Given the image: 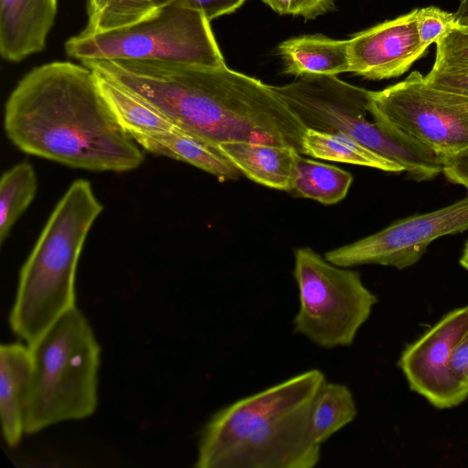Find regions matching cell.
<instances>
[{
    "mask_svg": "<svg viewBox=\"0 0 468 468\" xmlns=\"http://www.w3.org/2000/svg\"><path fill=\"white\" fill-rule=\"evenodd\" d=\"M7 138L22 152L90 171L127 172L144 160L103 99L95 73L54 61L34 68L10 93Z\"/></svg>",
    "mask_w": 468,
    "mask_h": 468,
    "instance_id": "6da1fadb",
    "label": "cell"
},
{
    "mask_svg": "<svg viewBox=\"0 0 468 468\" xmlns=\"http://www.w3.org/2000/svg\"><path fill=\"white\" fill-rule=\"evenodd\" d=\"M144 94L176 128L216 146L252 142L303 154L306 127L272 86L227 65L159 61L148 74Z\"/></svg>",
    "mask_w": 468,
    "mask_h": 468,
    "instance_id": "7a4b0ae2",
    "label": "cell"
},
{
    "mask_svg": "<svg viewBox=\"0 0 468 468\" xmlns=\"http://www.w3.org/2000/svg\"><path fill=\"white\" fill-rule=\"evenodd\" d=\"M326 380L313 368L215 412L201 430L197 468H314L321 445L310 419Z\"/></svg>",
    "mask_w": 468,
    "mask_h": 468,
    "instance_id": "3957f363",
    "label": "cell"
},
{
    "mask_svg": "<svg viewBox=\"0 0 468 468\" xmlns=\"http://www.w3.org/2000/svg\"><path fill=\"white\" fill-rule=\"evenodd\" d=\"M102 205L91 185L74 181L59 199L21 268L9 315L13 332L27 346L75 307L78 261Z\"/></svg>",
    "mask_w": 468,
    "mask_h": 468,
    "instance_id": "277c9868",
    "label": "cell"
},
{
    "mask_svg": "<svg viewBox=\"0 0 468 468\" xmlns=\"http://www.w3.org/2000/svg\"><path fill=\"white\" fill-rule=\"evenodd\" d=\"M272 89L306 128L344 133L397 163L415 181L431 180L442 171L431 150L376 110L370 90L336 76H303Z\"/></svg>",
    "mask_w": 468,
    "mask_h": 468,
    "instance_id": "5b68a950",
    "label": "cell"
},
{
    "mask_svg": "<svg viewBox=\"0 0 468 468\" xmlns=\"http://www.w3.org/2000/svg\"><path fill=\"white\" fill-rule=\"evenodd\" d=\"M32 360L26 433L90 416L97 406L100 346L75 307L28 346Z\"/></svg>",
    "mask_w": 468,
    "mask_h": 468,
    "instance_id": "8992f818",
    "label": "cell"
},
{
    "mask_svg": "<svg viewBox=\"0 0 468 468\" xmlns=\"http://www.w3.org/2000/svg\"><path fill=\"white\" fill-rule=\"evenodd\" d=\"M209 22L200 11L165 5L120 28L80 32L67 40L65 50L80 61L154 59L197 67L226 66Z\"/></svg>",
    "mask_w": 468,
    "mask_h": 468,
    "instance_id": "52a82bcc",
    "label": "cell"
},
{
    "mask_svg": "<svg viewBox=\"0 0 468 468\" xmlns=\"http://www.w3.org/2000/svg\"><path fill=\"white\" fill-rule=\"evenodd\" d=\"M293 276L300 301L294 332L324 348L351 346L378 303L360 273L303 247L294 251Z\"/></svg>",
    "mask_w": 468,
    "mask_h": 468,
    "instance_id": "ba28073f",
    "label": "cell"
},
{
    "mask_svg": "<svg viewBox=\"0 0 468 468\" xmlns=\"http://www.w3.org/2000/svg\"><path fill=\"white\" fill-rule=\"evenodd\" d=\"M376 110L442 163L468 147V95L428 83L419 71L382 90L371 91Z\"/></svg>",
    "mask_w": 468,
    "mask_h": 468,
    "instance_id": "9c48e42d",
    "label": "cell"
},
{
    "mask_svg": "<svg viewBox=\"0 0 468 468\" xmlns=\"http://www.w3.org/2000/svg\"><path fill=\"white\" fill-rule=\"evenodd\" d=\"M468 229V195L441 208L410 216L353 243L329 250L324 258L340 267L365 264L403 270L417 263L435 239Z\"/></svg>",
    "mask_w": 468,
    "mask_h": 468,
    "instance_id": "30bf717a",
    "label": "cell"
},
{
    "mask_svg": "<svg viewBox=\"0 0 468 468\" xmlns=\"http://www.w3.org/2000/svg\"><path fill=\"white\" fill-rule=\"evenodd\" d=\"M468 331V304L444 314L401 352L398 366L410 388L439 410L464 402L468 388L449 367L455 345Z\"/></svg>",
    "mask_w": 468,
    "mask_h": 468,
    "instance_id": "8fae6325",
    "label": "cell"
},
{
    "mask_svg": "<svg viewBox=\"0 0 468 468\" xmlns=\"http://www.w3.org/2000/svg\"><path fill=\"white\" fill-rule=\"evenodd\" d=\"M426 50L414 9L356 34L349 40L350 72L375 80L399 77Z\"/></svg>",
    "mask_w": 468,
    "mask_h": 468,
    "instance_id": "7c38bea8",
    "label": "cell"
},
{
    "mask_svg": "<svg viewBox=\"0 0 468 468\" xmlns=\"http://www.w3.org/2000/svg\"><path fill=\"white\" fill-rule=\"evenodd\" d=\"M58 0H0V53L19 62L41 52L54 24Z\"/></svg>",
    "mask_w": 468,
    "mask_h": 468,
    "instance_id": "4fadbf2b",
    "label": "cell"
},
{
    "mask_svg": "<svg viewBox=\"0 0 468 468\" xmlns=\"http://www.w3.org/2000/svg\"><path fill=\"white\" fill-rule=\"evenodd\" d=\"M32 360L28 346L2 344L0 347V417L5 442L14 447L26 432Z\"/></svg>",
    "mask_w": 468,
    "mask_h": 468,
    "instance_id": "5bb4252c",
    "label": "cell"
},
{
    "mask_svg": "<svg viewBox=\"0 0 468 468\" xmlns=\"http://www.w3.org/2000/svg\"><path fill=\"white\" fill-rule=\"evenodd\" d=\"M218 147L239 172L250 180L290 192L299 154L295 149L252 142L223 143Z\"/></svg>",
    "mask_w": 468,
    "mask_h": 468,
    "instance_id": "9a60e30c",
    "label": "cell"
},
{
    "mask_svg": "<svg viewBox=\"0 0 468 468\" xmlns=\"http://www.w3.org/2000/svg\"><path fill=\"white\" fill-rule=\"evenodd\" d=\"M278 52L283 61L284 71L298 78L350 72L349 40L307 35L282 42Z\"/></svg>",
    "mask_w": 468,
    "mask_h": 468,
    "instance_id": "2e32d148",
    "label": "cell"
},
{
    "mask_svg": "<svg viewBox=\"0 0 468 468\" xmlns=\"http://www.w3.org/2000/svg\"><path fill=\"white\" fill-rule=\"evenodd\" d=\"M135 142L147 152L187 163L220 180H237L239 177V170L218 146L179 128L139 138Z\"/></svg>",
    "mask_w": 468,
    "mask_h": 468,
    "instance_id": "e0dca14e",
    "label": "cell"
},
{
    "mask_svg": "<svg viewBox=\"0 0 468 468\" xmlns=\"http://www.w3.org/2000/svg\"><path fill=\"white\" fill-rule=\"evenodd\" d=\"M95 75L100 91L115 120L134 141L176 128L165 115L144 101L112 80L97 73Z\"/></svg>",
    "mask_w": 468,
    "mask_h": 468,
    "instance_id": "ac0fdd59",
    "label": "cell"
},
{
    "mask_svg": "<svg viewBox=\"0 0 468 468\" xmlns=\"http://www.w3.org/2000/svg\"><path fill=\"white\" fill-rule=\"evenodd\" d=\"M303 154L318 159L377 168L389 173L404 172L402 166L390 161L355 139L340 133L306 129L303 138Z\"/></svg>",
    "mask_w": 468,
    "mask_h": 468,
    "instance_id": "d6986e66",
    "label": "cell"
},
{
    "mask_svg": "<svg viewBox=\"0 0 468 468\" xmlns=\"http://www.w3.org/2000/svg\"><path fill=\"white\" fill-rule=\"evenodd\" d=\"M353 176L337 166L296 156L290 192L324 205L335 204L346 197Z\"/></svg>",
    "mask_w": 468,
    "mask_h": 468,
    "instance_id": "ffe728a7",
    "label": "cell"
},
{
    "mask_svg": "<svg viewBox=\"0 0 468 468\" xmlns=\"http://www.w3.org/2000/svg\"><path fill=\"white\" fill-rule=\"evenodd\" d=\"M356 414V402L349 388L325 380L312 408L310 430L313 440L322 445L352 422Z\"/></svg>",
    "mask_w": 468,
    "mask_h": 468,
    "instance_id": "44dd1931",
    "label": "cell"
},
{
    "mask_svg": "<svg viewBox=\"0 0 468 468\" xmlns=\"http://www.w3.org/2000/svg\"><path fill=\"white\" fill-rule=\"evenodd\" d=\"M37 179L33 165L20 162L3 173L0 180V243L33 201Z\"/></svg>",
    "mask_w": 468,
    "mask_h": 468,
    "instance_id": "7402d4cb",
    "label": "cell"
},
{
    "mask_svg": "<svg viewBox=\"0 0 468 468\" xmlns=\"http://www.w3.org/2000/svg\"><path fill=\"white\" fill-rule=\"evenodd\" d=\"M157 7L152 0H102L98 15L82 33H95L120 28L151 15Z\"/></svg>",
    "mask_w": 468,
    "mask_h": 468,
    "instance_id": "603a6c76",
    "label": "cell"
},
{
    "mask_svg": "<svg viewBox=\"0 0 468 468\" xmlns=\"http://www.w3.org/2000/svg\"><path fill=\"white\" fill-rule=\"evenodd\" d=\"M431 70L468 72V26L458 23L436 43L435 61Z\"/></svg>",
    "mask_w": 468,
    "mask_h": 468,
    "instance_id": "cb8c5ba5",
    "label": "cell"
},
{
    "mask_svg": "<svg viewBox=\"0 0 468 468\" xmlns=\"http://www.w3.org/2000/svg\"><path fill=\"white\" fill-rule=\"evenodd\" d=\"M458 23L454 14L435 6L416 9L418 35L426 48L448 35Z\"/></svg>",
    "mask_w": 468,
    "mask_h": 468,
    "instance_id": "d4e9b609",
    "label": "cell"
},
{
    "mask_svg": "<svg viewBox=\"0 0 468 468\" xmlns=\"http://www.w3.org/2000/svg\"><path fill=\"white\" fill-rule=\"evenodd\" d=\"M281 15L301 16L313 19L334 8L335 0H261Z\"/></svg>",
    "mask_w": 468,
    "mask_h": 468,
    "instance_id": "484cf974",
    "label": "cell"
},
{
    "mask_svg": "<svg viewBox=\"0 0 468 468\" xmlns=\"http://www.w3.org/2000/svg\"><path fill=\"white\" fill-rule=\"evenodd\" d=\"M154 6L176 5L202 12L212 19L234 12L247 0H152Z\"/></svg>",
    "mask_w": 468,
    "mask_h": 468,
    "instance_id": "4316f807",
    "label": "cell"
},
{
    "mask_svg": "<svg viewBox=\"0 0 468 468\" xmlns=\"http://www.w3.org/2000/svg\"><path fill=\"white\" fill-rule=\"evenodd\" d=\"M441 173L448 181L468 190V147L442 161Z\"/></svg>",
    "mask_w": 468,
    "mask_h": 468,
    "instance_id": "83f0119b",
    "label": "cell"
},
{
    "mask_svg": "<svg viewBox=\"0 0 468 468\" xmlns=\"http://www.w3.org/2000/svg\"><path fill=\"white\" fill-rule=\"evenodd\" d=\"M424 78L428 83L436 88L468 95V72L452 73L430 70Z\"/></svg>",
    "mask_w": 468,
    "mask_h": 468,
    "instance_id": "f1b7e54d",
    "label": "cell"
},
{
    "mask_svg": "<svg viewBox=\"0 0 468 468\" xmlns=\"http://www.w3.org/2000/svg\"><path fill=\"white\" fill-rule=\"evenodd\" d=\"M449 367L454 378L468 388V331L455 345Z\"/></svg>",
    "mask_w": 468,
    "mask_h": 468,
    "instance_id": "f546056e",
    "label": "cell"
},
{
    "mask_svg": "<svg viewBox=\"0 0 468 468\" xmlns=\"http://www.w3.org/2000/svg\"><path fill=\"white\" fill-rule=\"evenodd\" d=\"M454 15L460 24L468 26V0H460Z\"/></svg>",
    "mask_w": 468,
    "mask_h": 468,
    "instance_id": "4dcf8cb0",
    "label": "cell"
},
{
    "mask_svg": "<svg viewBox=\"0 0 468 468\" xmlns=\"http://www.w3.org/2000/svg\"><path fill=\"white\" fill-rule=\"evenodd\" d=\"M102 4V0H88L87 4V13H88V21H91L98 15L101 6Z\"/></svg>",
    "mask_w": 468,
    "mask_h": 468,
    "instance_id": "1f68e13d",
    "label": "cell"
},
{
    "mask_svg": "<svg viewBox=\"0 0 468 468\" xmlns=\"http://www.w3.org/2000/svg\"><path fill=\"white\" fill-rule=\"evenodd\" d=\"M459 263L468 272V239L464 244L463 253L459 260Z\"/></svg>",
    "mask_w": 468,
    "mask_h": 468,
    "instance_id": "d6a6232c",
    "label": "cell"
}]
</instances>
